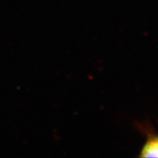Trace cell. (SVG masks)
<instances>
[{"label": "cell", "instance_id": "obj_1", "mask_svg": "<svg viewBox=\"0 0 158 158\" xmlns=\"http://www.w3.org/2000/svg\"><path fill=\"white\" fill-rule=\"evenodd\" d=\"M141 157H158V135H151L141 148Z\"/></svg>", "mask_w": 158, "mask_h": 158}]
</instances>
